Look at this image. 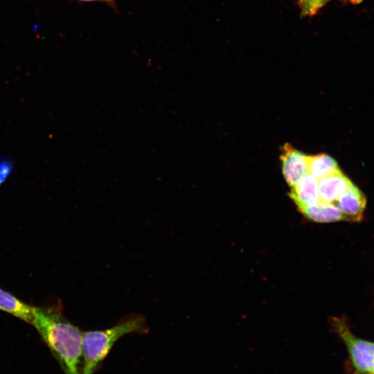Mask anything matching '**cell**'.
<instances>
[{"label":"cell","mask_w":374,"mask_h":374,"mask_svg":"<svg viewBox=\"0 0 374 374\" xmlns=\"http://www.w3.org/2000/svg\"><path fill=\"white\" fill-rule=\"evenodd\" d=\"M31 323L64 373L82 374V332L64 317L60 307H34Z\"/></svg>","instance_id":"1"},{"label":"cell","mask_w":374,"mask_h":374,"mask_svg":"<svg viewBox=\"0 0 374 374\" xmlns=\"http://www.w3.org/2000/svg\"><path fill=\"white\" fill-rule=\"evenodd\" d=\"M148 332L145 318L135 313L123 317L109 328L82 332V374H93L122 337Z\"/></svg>","instance_id":"2"},{"label":"cell","mask_w":374,"mask_h":374,"mask_svg":"<svg viewBox=\"0 0 374 374\" xmlns=\"http://www.w3.org/2000/svg\"><path fill=\"white\" fill-rule=\"evenodd\" d=\"M330 323L344 342L355 371L359 374L374 373V342L355 336L344 318L332 317Z\"/></svg>","instance_id":"3"},{"label":"cell","mask_w":374,"mask_h":374,"mask_svg":"<svg viewBox=\"0 0 374 374\" xmlns=\"http://www.w3.org/2000/svg\"><path fill=\"white\" fill-rule=\"evenodd\" d=\"M282 172L287 184L292 187L308 172V155L286 143L280 154Z\"/></svg>","instance_id":"4"},{"label":"cell","mask_w":374,"mask_h":374,"mask_svg":"<svg viewBox=\"0 0 374 374\" xmlns=\"http://www.w3.org/2000/svg\"><path fill=\"white\" fill-rule=\"evenodd\" d=\"M345 220L359 222L366 205L364 194L353 184L336 201Z\"/></svg>","instance_id":"5"},{"label":"cell","mask_w":374,"mask_h":374,"mask_svg":"<svg viewBox=\"0 0 374 374\" xmlns=\"http://www.w3.org/2000/svg\"><path fill=\"white\" fill-rule=\"evenodd\" d=\"M289 196L298 208L318 204V180L307 173L291 187Z\"/></svg>","instance_id":"6"},{"label":"cell","mask_w":374,"mask_h":374,"mask_svg":"<svg viewBox=\"0 0 374 374\" xmlns=\"http://www.w3.org/2000/svg\"><path fill=\"white\" fill-rule=\"evenodd\" d=\"M353 183L341 170L318 181L320 202H336Z\"/></svg>","instance_id":"7"},{"label":"cell","mask_w":374,"mask_h":374,"mask_svg":"<svg viewBox=\"0 0 374 374\" xmlns=\"http://www.w3.org/2000/svg\"><path fill=\"white\" fill-rule=\"evenodd\" d=\"M298 209L306 218L315 222L327 223L345 220L341 211L332 203L319 202Z\"/></svg>","instance_id":"8"},{"label":"cell","mask_w":374,"mask_h":374,"mask_svg":"<svg viewBox=\"0 0 374 374\" xmlns=\"http://www.w3.org/2000/svg\"><path fill=\"white\" fill-rule=\"evenodd\" d=\"M341 171L337 161L330 155L308 156V172L318 181Z\"/></svg>","instance_id":"9"},{"label":"cell","mask_w":374,"mask_h":374,"mask_svg":"<svg viewBox=\"0 0 374 374\" xmlns=\"http://www.w3.org/2000/svg\"><path fill=\"white\" fill-rule=\"evenodd\" d=\"M32 307L8 292L0 289V310L8 312L24 321L30 323L33 317Z\"/></svg>","instance_id":"10"},{"label":"cell","mask_w":374,"mask_h":374,"mask_svg":"<svg viewBox=\"0 0 374 374\" xmlns=\"http://www.w3.org/2000/svg\"><path fill=\"white\" fill-rule=\"evenodd\" d=\"M15 163L8 157L0 158V188L10 178L14 172Z\"/></svg>","instance_id":"11"},{"label":"cell","mask_w":374,"mask_h":374,"mask_svg":"<svg viewBox=\"0 0 374 374\" xmlns=\"http://www.w3.org/2000/svg\"><path fill=\"white\" fill-rule=\"evenodd\" d=\"M302 11L305 15H312L322 6L324 0H299Z\"/></svg>","instance_id":"12"},{"label":"cell","mask_w":374,"mask_h":374,"mask_svg":"<svg viewBox=\"0 0 374 374\" xmlns=\"http://www.w3.org/2000/svg\"><path fill=\"white\" fill-rule=\"evenodd\" d=\"M79 1H87V2L98 1V2L105 3L107 5L113 6V7H115V6H116L115 0H79Z\"/></svg>","instance_id":"13"},{"label":"cell","mask_w":374,"mask_h":374,"mask_svg":"<svg viewBox=\"0 0 374 374\" xmlns=\"http://www.w3.org/2000/svg\"><path fill=\"white\" fill-rule=\"evenodd\" d=\"M348 1L353 4H357L362 1V0H348Z\"/></svg>","instance_id":"14"},{"label":"cell","mask_w":374,"mask_h":374,"mask_svg":"<svg viewBox=\"0 0 374 374\" xmlns=\"http://www.w3.org/2000/svg\"><path fill=\"white\" fill-rule=\"evenodd\" d=\"M368 374H374V373H368Z\"/></svg>","instance_id":"15"},{"label":"cell","mask_w":374,"mask_h":374,"mask_svg":"<svg viewBox=\"0 0 374 374\" xmlns=\"http://www.w3.org/2000/svg\"><path fill=\"white\" fill-rule=\"evenodd\" d=\"M324 1H326V0H324Z\"/></svg>","instance_id":"16"}]
</instances>
